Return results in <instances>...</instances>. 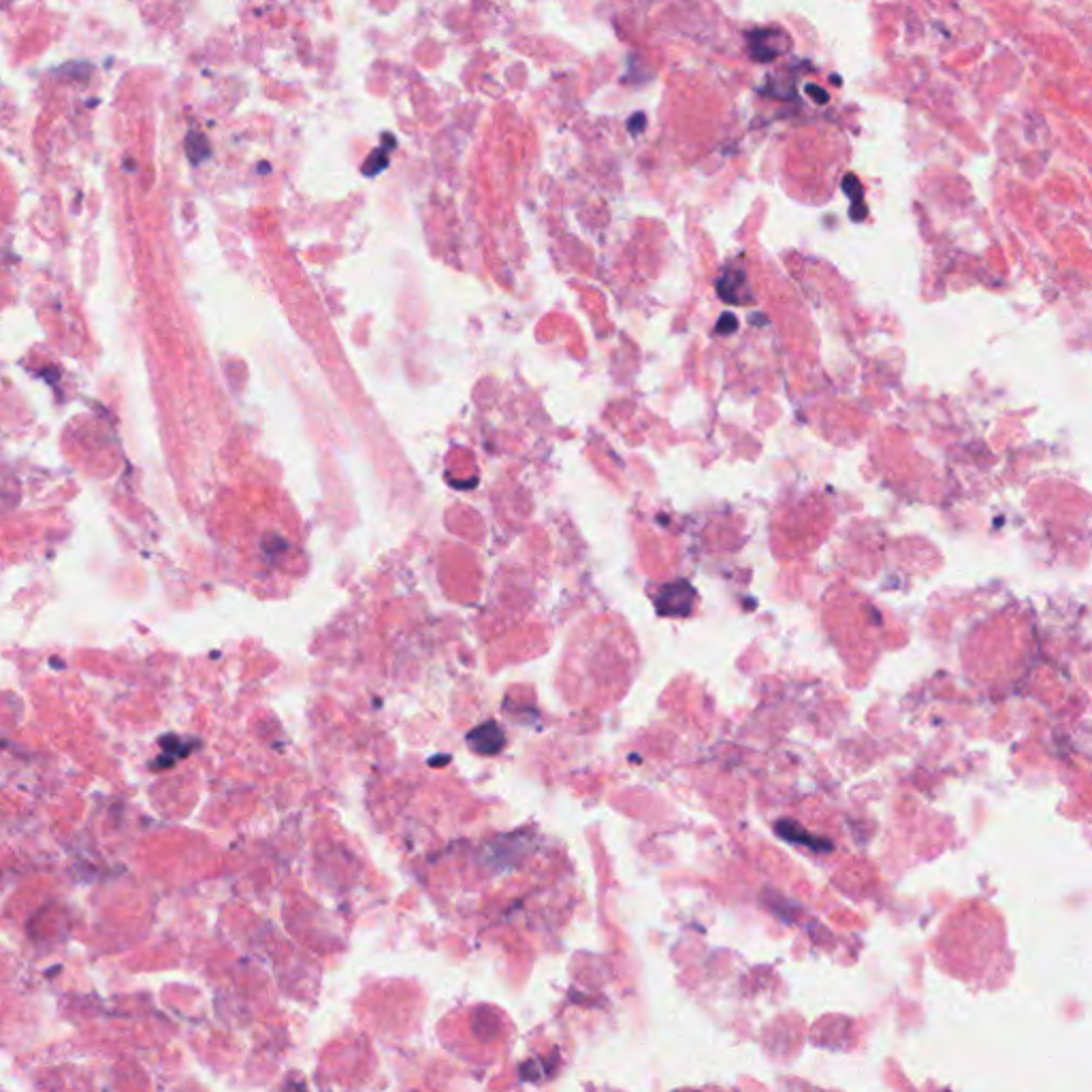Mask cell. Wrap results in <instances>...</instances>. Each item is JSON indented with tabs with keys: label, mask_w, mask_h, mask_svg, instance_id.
Returning <instances> with one entry per match:
<instances>
[{
	"label": "cell",
	"mask_w": 1092,
	"mask_h": 1092,
	"mask_svg": "<svg viewBox=\"0 0 1092 1092\" xmlns=\"http://www.w3.org/2000/svg\"><path fill=\"white\" fill-rule=\"evenodd\" d=\"M717 292L725 303H736V306H742V303L753 301L751 286H749V280H747V274L739 269H725L724 274L719 275Z\"/></svg>",
	"instance_id": "6da1fadb"
},
{
	"label": "cell",
	"mask_w": 1092,
	"mask_h": 1092,
	"mask_svg": "<svg viewBox=\"0 0 1092 1092\" xmlns=\"http://www.w3.org/2000/svg\"><path fill=\"white\" fill-rule=\"evenodd\" d=\"M783 38V32L773 30H753L749 32V52L751 56L759 63H768L781 54V47L775 46V41Z\"/></svg>",
	"instance_id": "7a4b0ae2"
},
{
	"label": "cell",
	"mask_w": 1092,
	"mask_h": 1092,
	"mask_svg": "<svg viewBox=\"0 0 1092 1092\" xmlns=\"http://www.w3.org/2000/svg\"><path fill=\"white\" fill-rule=\"evenodd\" d=\"M842 190L851 199V218L864 220L867 218V207H864V190L860 180L856 175H847L842 180Z\"/></svg>",
	"instance_id": "3957f363"
},
{
	"label": "cell",
	"mask_w": 1092,
	"mask_h": 1092,
	"mask_svg": "<svg viewBox=\"0 0 1092 1092\" xmlns=\"http://www.w3.org/2000/svg\"><path fill=\"white\" fill-rule=\"evenodd\" d=\"M736 326H739V320H736V316H734V314H730V312L722 314V318L717 320V331H719V334H722V335L734 334V331H736Z\"/></svg>",
	"instance_id": "277c9868"
},
{
	"label": "cell",
	"mask_w": 1092,
	"mask_h": 1092,
	"mask_svg": "<svg viewBox=\"0 0 1092 1092\" xmlns=\"http://www.w3.org/2000/svg\"><path fill=\"white\" fill-rule=\"evenodd\" d=\"M807 92L811 94V97H813L815 101H817V103H828V92H825V90H817V88L808 86V88H807Z\"/></svg>",
	"instance_id": "5b68a950"
}]
</instances>
